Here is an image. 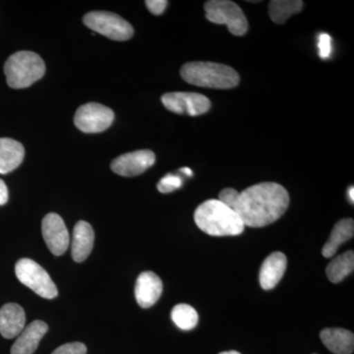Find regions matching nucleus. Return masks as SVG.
I'll return each mask as SVG.
<instances>
[{"label": "nucleus", "mask_w": 354, "mask_h": 354, "mask_svg": "<svg viewBox=\"0 0 354 354\" xmlns=\"http://www.w3.org/2000/svg\"><path fill=\"white\" fill-rule=\"evenodd\" d=\"M288 205L290 194L283 186L263 183L239 193L234 209L245 227H263L278 221Z\"/></svg>", "instance_id": "obj_1"}, {"label": "nucleus", "mask_w": 354, "mask_h": 354, "mask_svg": "<svg viewBox=\"0 0 354 354\" xmlns=\"http://www.w3.org/2000/svg\"><path fill=\"white\" fill-rule=\"evenodd\" d=\"M197 227L212 236H235L243 232V225L236 212L220 200L202 203L194 213Z\"/></svg>", "instance_id": "obj_2"}, {"label": "nucleus", "mask_w": 354, "mask_h": 354, "mask_svg": "<svg viewBox=\"0 0 354 354\" xmlns=\"http://www.w3.org/2000/svg\"><path fill=\"white\" fill-rule=\"evenodd\" d=\"M185 82L198 87L228 90L239 86L241 77L232 67L209 62H188L181 67Z\"/></svg>", "instance_id": "obj_3"}, {"label": "nucleus", "mask_w": 354, "mask_h": 354, "mask_svg": "<svg viewBox=\"0 0 354 354\" xmlns=\"http://www.w3.org/2000/svg\"><path fill=\"white\" fill-rule=\"evenodd\" d=\"M4 72L9 87L25 88L43 78L46 64L41 57L32 51H18L6 60Z\"/></svg>", "instance_id": "obj_4"}, {"label": "nucleus", "mask_w": 354, "mask_h": 354, "mask_svg": "<svg viewBox=\"0 0 354 354\" xmlns=\"http://www.w3.org/2000/svg\"><path fill=\"white\" fill-rule=\"evenodd\" d=\"M206 18L218 25H227L228 31L236 37L248 31V21L241 7L230 0H209L205 3Z\"/></svg>", "instance_id": "obj_5"}, {"label": "nucleus", "mask_w": 354, "mask_h": 354, "mask_svg": "<svg viewBox=\"0 0 354 354\" xmlns=\"http://www.w3.org/2000/svg\"><path fill=\"white\" fill-rule=\"evenodd\" d=\"M15 274L23 285L31 288L39 297L53 299L58 295L57 286L46 270L34 260L21 259L16 263Z\"/></svg>", "instance_id": "obj_6"}, {"label": "nucleus", "mask_w": 354, "mask_h": 354, "mask_svg": "<svg viewBox=\"0 0 354 354\" xmlns=\"http://www.w3.org/2000/svg\"><path fill=\"white\" fill-rule=\"evenodd\" d=\"M83 22L93 31L113 41H128L134 34V30L129 22L118 14L108 11L88 12L84 16Z\"/></svg>", "instance_id": "obj_7"}, {"label": "nucleus", "mask_w": 354, "mask_h": 354, "mask_svg": "<svg viewBox=\"0 0 354 354\" xmlns=\"http://www.w3.org/2000/svg\"><path fill=\"white\" fill-rule=\"evenodd\" d=\"M114 120L113 109L97 102H88L77 109L74 123L85 133H100L111 127Z\"/></svg>", "instance_id": "obj_8"}, {"label": "nucleus", "mask_w": 354, "mask_h": 354, "mask_svg": "<svg viewBox=\"0 0 354 354\" xmlns=\"http://www.w3.org/2000/svg\"><path fill=\"white\" fill-rule=\"evenodd\" d=\"M165 108L171 113L198 116L208 113L211 109V101L198 93L174 92L167 93L162 97Z\"/></svg>", "instance_id": "obj_9"}, {"label": "nucleus", "mask_w": 354, "mask_h": 354, "mask_svg": "<svg viewBox=\"0 0 354 354\" xmlns=\"http://www.w3.org/2000/svg\"><path fill=\"white\" fill-rule=\"evenodd\" d=\"M41 232L46 246L55 256L66 252L70 243L68 230L62 216L50 213L41 221Z\"/></svg>", "instance_id": "obj_10"}, {"label": "nucleus", "mask_w": 354, "mask_h": 354, "mask_svg": "<svg viewBox=\"0 0 354 354\" xmlns=\"http://www.w3.org/2000/svg\"><path fill=\"white\" fill-rule=\"evenodd\" d=\"M156 156L152 151L140 150L124 153L111 162L113 171L121 176L132 177L143 174L153 167Z\"/></svg>", "instance_id": "obj_11"}, {"label": "nucleus", "mask_w": 354, "mask_h": 354, "mask_svg": "<svg viewBox=\"0 0 354 354\" xmlns=\"http://www.w3.org/2000/svg\"><path fill=\"white\" fill-rule=\"evenodd\" d=\"M162 292V281L153 272H144L135 286V297L142 308H150L157 304Z\"/></svg>", "instance_id": "obj_12"}, {"label": "nucleus", "mask_w": 354, "mask_h": 354, "mask_svg": "<svg viewBox=\"0 0 354 354\" xmlns=\"http://www.w3.org/2000/svg\"><path fill=\"white\" fill-rule=\"evenodd\" d=\"M288 259L285 254L274 252L266 258L261 267L259 281L261 288L265 290L276 288L285 274Z\"/></svg>", "instance_id": "obj_13"}, {"label": "nucleus", "mask_w": 354, "mask_h": 354, "mask_svg": "<svg viewBox=\"0 0 354 354\" xmlns=\"http://www.w3.org/2000/svg\"><path fill=\"white\" fill-rule=\"evenodd\" d=\"M48 330V324L43 321H34L18 335L11 348V354H32L38 348L39 342Z\"/></svg>", "instance_id": "obj_14"}, {"label": "nucleus", "mask_w": 354, "mask_h": 354, "mask_svg": "<svg viewBox=\"0 0 354 354\" xmlns=\"http://www.w3.org/2000/svg\"><path fill=\"white\" fill-rule=\"evenodd\" d=\"M25 324V311L19 304H7L0 309V334L6 339L18 337Z\"/></svg>", "instance_id": "obj_15"}, {"label": "nucleus", "mask_w": 354, "mask_h": 354, "mask_svg": "<svg viewBox=\"0 0 354 354\" xmlns=\"http://www.w3.org/2000/svg\"><path fill=\"white\" fill-rule=\"evenodd\" d=\"M95 232L92 225L87 221H80L76 223L72 239V258L77 263L84 262L94 247Z\"/></svg>", "instance_id": "obj_16"}, {"label": "nucleus", "mask_w": 354, "mask_h": 354, "mask_svg": "<svg viewBox=\"0 0 354 354\" xmlns=\"http://www.w3.org/2000/svg\"><path fill=\"white\" fill-rule=\"evenodd\" d=\"M324 346L335 354H353L354 335L351 330L341 328H328L320 333Z\"/></svg>", "instance_id": "obj_17"}, {"label": "nucleus", "mask_w": 354, "mask_h": 354, "mask_svg": "<svg viewBox=\"0 0 354 354\" xmlns=\"http://www.w3.org/2000/svg\"><path fill=\"white\" fill-rule=\"evenodd\" d=\"M25 157V149L20 142L0 138V174H6L17 169Z\"/></svg>", "instance_id": "obj_18"}, {"label": "nucleus", "mask_w": 354, "mask_h": 354, "mask_svg": "<svg viewBox=\"0 0 354 354\" xmlns=\"http://www.w3.org/2000/svg\"><path fill=\"white\" fill-rule=\"evenodd\" d=\"M354 235V221L353 218H344L335 223L328 241L322 249V255L330 258L337 253L339 247L344 242L353 239Z\"/></svg>", "instance_id": "obj_19"}, {"label": "nucleus", "mask_w": 354, "mask_h": 354, "mask_svg": "<svg viewBox=\"0 0 354 354\" xmlns=\"http://www.w3.org/2000/svg\"><path fill=\"white\" fill-rule=\"evenodd\" d=\"M304 6L301 0H272L269 3V16L272 22L281 25L293 14L299 13Z\"/></svg>", "instance_id": "obj_20"}, {"label": "nucleus", "mask_w": 354, "mask_h": 354, "mask_svg": "<svg viewBox=\"0 0 354 354\" xmlns=\"http://www.w3.org/2000/svg\"><path fill=\"white\" fill-rule=\"evenodd\" d=\"M354 252L353 250L342 254L328 265L326 269L328 279L333 283H339L353 272Z\"/></svg>", "instance_id": "obj_21"}, {"label": "nucleus", "mask_w": 354, "mask_h": 354, "mask_svg": "<svg viewBox=\"0 0 354 354\" xmlns=\"http://www.w3.org/2000/svg\"><path fill=\"white\" fill-rule=\"evenodd\" d=\"M171 319L179 329L190 330L196 327L199 316L196 310L188 304H178L171 311Z\"/></svg>", "instance_id": "obj_22"}, {"label": "nucleus", "mask_w": 354, "mask_h": 354, "mask_svg": "<svg viewBox=\"0 0 354 354\" xmlns=\"http://www.w3.org/2000/svg\"><path fill=\"white\" fill-rule=\"evenodd\" d=\"M181 186H183V179L180 177L174 176V174H167V176L162 177L160 183H158V190L160 193L167 194V193L174 192V191L180 188Z\"/></svg>", "instance_id": "obj_23"}, {"label": "nucleus", "mask_w": 354, "mask_h": 354, "mask_svg": "<svg viewBox=\"0 0 354 354\" xmlns=\"http://www.w3.org/2000/svg\"><path fill=\"white\" fill-rule=\"evenodd\" d=\"M87 346L82 342H69L55 349L51 354H86Z\"/></svg>", "instance_id": "obj_24"}, {"label": "nucleus", "mask_w": 354, "mask_h": 354, "mask_svg": "<svg viewBox=\"0 0 354 354\" xmlns=\"http://www.w3.org/2000/svg\"><path fill=\"white\" fill-rule=\"evenodd\" d=\"M319 57L328 59L332 53V38L330 35L321 34L318 39Z\"/></svg>", "instance_id": "obj_25"}, {"label": "nucleus", "mask_w": 354, "mask_h": 354, "mask_svg": "<svg viewBox=\"0 0 354 354\" xmlns=\"http://www.w3.org/2000/svg\"><path fill=\"white\" fill-rule=\"evenodd\" d=\"M239 195V191L234 189V188H225V189L221 190L220 194H218V200L234 209Z\"/></svg>", "instance_id": "obj_26"}, {"label": "nucleus", "mask_w": 354, "mask_h": 354, "mask_svg": "<svg viewBox=\"0 0 354 354\" xmlns=\"http://www.w3.org/2000/svg\"><path fill=\"white\" fill-rule=\"evenodd\" d=\"M145 4L147 8L153 15H160L165 12L169 2L167 0H147Z\"/></svg>", "instance_id": "obj_27"}, {"label": "nucleus", "mask_w": 354, "mask_h": 354, "mask_svg": "<svg viewBox=\"0 0 354 354\" xmlns=\"http://www.w3.org/2000/svg\"><path fill=\"white\" fill-rule=\"evenodd\" d=\"M8 189H7L6 184L2 179H0V206L6 204L8 201Z\"/></svg>", "instance_id": "obj_28"}, {"label": "nucleus", "mask_w": 354, "mask_h": 354, "mask_svg": "<svg viewBox=\"0 0 354 354\" xmlns=\"http://www.w3.org/2000/svg\"><path fill=\"white\" fill-rule=\"evenodd\" d=\"M181 171H183V174H186V176H193V171H191L190 169H188V167H183V169H181Z\"/></svg>", "instance_id": "obj_29"}, {"label": "nucleus", "mask_w": 354, "mask_h": 354, "mask_svg": "<svg viewBox=\"0 0 354 354\" xmlns=\"http://www.w3.org/2000/svg\"><path fill=\"white\" fill-rule=\"evenodd\" d=\"M348 196H349V199L351 200V203H353V201H354V187H353V186H351V187L349 188Z\"/></svg>", "instance_id": "obj_30"}, {"label": "nucleus", "mask_w": 354, "mask_h": 354, "mask_svg": "<svg viewBox=\"0 0 354 354\" xmlns=\"http://www.w3.org/2000/svg\"><path fill=\"white\" fill-rule=\"evenodd\" d=\"M220 354H241V353H239V351H223V353H221Z\"/></svg>", "instance_id": "obj_31"}]
</instances>
